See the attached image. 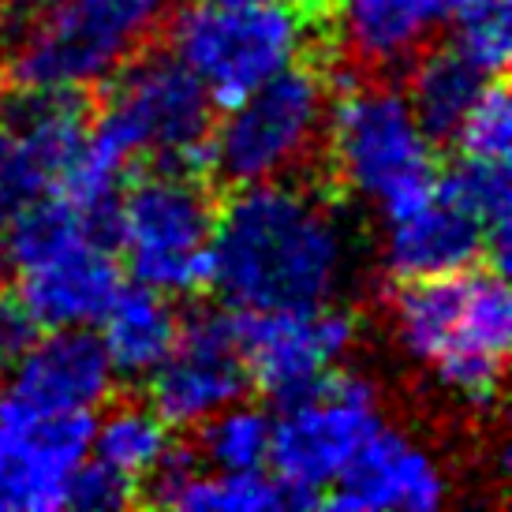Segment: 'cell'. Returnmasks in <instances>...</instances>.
Listing matches in <instances>:
<instances>
[{"instance_id": "6da1fadb", "label": "cell", "mask_w": 512, "mask_h": 512, "mask_svg": "<svg viewBox=\"0 0 512 512\" xmlns=\"http://www.w3.org/2000/svg\"><path fill=\"white\" fill-rule=\"evenodd\" d=\"M356 266V236L326 191L299 180L243 184L217 210L210 285L236 311L322 307Z\"/></svg>"}, {"instance_id": "7a4b0ae2", "label": "cell", "mask_w": 512, "mask_h": 512, "mask_svg": "<svg viewBox=\"0 0 512 512\" xmlns=\"http://www.w3.org/2000/svg\"><path fill=\"white\" fill-rule=\"evenodd\" d=\"M150 0H12L0 4L8 75L19 90L86 94L139 53L154 30Z\"/></svg>"}, {"instance_id": "3957f363", "label": "cell", "mask_w": 512, "mask_h": 512, "mask_svg": "<svg viewBox=\"0 0 512 512\" xmlns=\"http://www.w3.org/2000/svg\"><path fill=\"white\" fill-rule=\"evenodd\" d=\"M322 143L337 180L382 217L423 202L438 187L434 143L393 83L344 79L337 98H329Z\"/></svg>"}, {"instance_id": "277c9868", "label": "cell", "mask_w": 512, "mask_h": 512, "mask_svg": "<svg viewBox=\"0 0 512 512\" xmlns=\"http://www.w3.org/2000/svg\"><path fill=\"white\" fill-rule=\"evenodd\" d=\"M94 116L90 146L124 165L157 157V165H199L214 128V101L172 49L131 53L116 68Z\"/></svg>"}, {"instance_id": "5b68a950", "label": "cell", "mask_w": 512, "mask_h": 512, "mask_svg": "<svg viewBox=\"0 0 512 512\" xmlns=\"http://www.w3.org/2000/svg\"><path fill=\"white\" fill-rule=\"evenodd\" d=\"M333 83L314 64H288L228 105L210 128L206 165L232 187L288 180L307 169L326 139Z\"/></svg>"}, {"instance_id": "8992f818", "label": "cell", "mask_w": 512, "mask_h": 512, "mask_svg": "<svg viewBox=\"0 0 512 512\" xmlns=\"http://www.w3.org/2000/svg\"><path fill=\"white\" fill-rule=\"evenodd\" d=\"M307 42V15L285 0H199L180 8L169 23V49L184 60L187 72L221 109L296 64Z\"/></svg>"}, {"instance_id": "52a82bcc", "label": "cell", "mask_w": 512, "mask_h": 512, "mask_svg": "<svg viewBox=\"0 0 512 512\" xmlns=\"http://www.w3.org/2000/svg\"><path fill=\"white\" fill-rule=\"evenodd\" d=\"M214 225V195L184 165L146 172L116 202V243L131 277L169 299L210 285Z\"/></svg>"}, {"instance_id": "ba28073f", "label": "cell", "mask_w": 512, "mask_h": 512, "mask_svg": "<svg viewBox=\"0 0 512 512\" xmlns=\"http://www.w3.org/2000/svg\"><path fill=\"white\" fill-rule=\"evenodd\" d=\"M382 423V389L367 374H329L314 393L281 408L270 460L299 509L314 505V494L348 468Z\"/></svg>"}, {"instance_id": "9c48e42d", "label": "cell", "mask_w": 512, "mask_h": 512, "mask_svg": "<svg viewBox=\"0 0 512 512\" xmlns=\"http://www.w3.org/2000/svg\"><path fill=\"white\" fill-rule=\"evenodd\" d=\"M359 344V322L348 307H285L247 311L240 318V348L247 378L285 408L329 378V370L352 356Z\"/></svg>"}, {"instance_id": "30bf717a", "label": "cell", "mask_w": 512, "mask_h": 512, "mask_svg": "<svg viewBox=\"0 0 512 512\" xmlns=\"http://www.w3.org/2000/svg\"><path fill=\"white\" fill-rule=\"evenodd\" d=\"M240 318L221 307H195L176 326L169 356L150 374V408L169 427H199L247 393Z\"/></svg>"}, {"instance_id": "8fae6325", "label": "cell", "mask_w": 512, "mask_h": 512, "mask_svg": "<svg viewBox=\"0 0 512 512\" xmlns=\"http://www.w3.org/2000/svg\"><path fill=\"white\" fill-rule=\"evenodd\" d=\"M116 385V370L90 329H49L8 367L0 385V423H27L101 408Z\"/></svg>"}, {"instance_id": "7c38bea8", "label": "cell", "mask_w": 512, "mask_h": 512, "mask_svg": "<svg viewBox=\"0 0 512 512\" xmlns=\"http://www.w3.org/2000/svg\"><path fill=\"white\" fill-rule=\"evenodd\" d=\"M512 344V296L505 270H464V292L456 307L449 344L434 363V382L453 400L475 412L490 408L505 382V359Z\"/></svg>"}, {"instance_id": "4fadbf2b", "label": "cell", "mask_w": 512, "mask_h": 512, "mask_svg": "<svg viewBox=\"0 0 512 512\" xmlns=\"http://www.w3.org/2000/svg\"><path fill=\"white\" fill-rule=\"evenodd\" d=\"M449 501L441 460L408 430L378 427L329 483L326 505L344 512H434Z\"/></svg>"}, {"instance_id": "5bb4252c", "label": "cell", "mask_w": 512, "mask_h": 512, "mask_svg": "<svg viewBox=\"0 0 512 512\" xmlns=\"http://www.w3.org/2000/svg\"><path fill=\"white\" fill-rule=\"evenodd\" d=\"M94 415L0 423V512L64 509L75 468L90 453Z\"/></svg>"}, {"instance_id": "9a60e30c", "label": "cell", "mask_w": 512, "mask_h": 512, "mask_svg": "<svg viewBox=\"0 0 512 512\" xmlns=\"http://www.w3.org/2000/svg\"><path fill=\"white\" fill-rule=\"evenodd\" d=\"M378 255L393 281L453 277L486 255V232L464 206H456L434 187V195L423 202L385 217Z\"/></svg>"}, {"instance_id": "2e32d148", "label": "cell", "mask_w": 512, "mask_h": 512, "mask_svg": "<svg viewBox=\"0 0 512 512\" xmlns=\"http://www.w3.org/2000/svg\"><path fill=\"white\" fill-rule=\"evenodd\" d=\"M120 288L124 273L101 240H79L19 270V299L42 329H90Z\"/></svg>"}, {"instance_id": "e0dca14e", "label": "cell", "mask_w": 512, "mask_h": 512, "mask_svg": "<svg viewBox=\"0 0 512 512\" xmlns=\"http://www.w3.org/2000/svg\"><path fill=\"white\" fill-rule=\"evenodd\" d=\"M453 0H337V34L359 68L412 64L441 27Z\"/></svg>"}, {"instance_id": "ac0fdd59", "label": "cell", "mask_w": 512, "mask_h": 512, "mask_svg": "<svg viewBox=\"0 0 512 512\" xmlns=\"http://www.w3.org/2000/svg\"><path fill=\"white\" fill-rule=\"evenodd\" d=\"M180 318L169 296L154 288H120L109 311L101 314V348L113 363L116 378H150L169 356Z\"/></svg>"}, {"instance_id": "d6986e66", "label": "cell", "mask_w": 512, "mask_h": 512, "mask_svg": "<svg viewBox=\"0 0 512 512\" xmlns=\"http://www.w3.org/2000/svg\"><path fill=\"white\" fill-rule=\"evenodd\" d=\"M42 176L53 184L90 139L86 101L75 90H23L12 105V128Z\"/></svg>"}, {"instance_id": "ffe728a7", "label": "cell", "mask_w": 512, "mask_h": 512, "mask_svg": "<svg viewBox=\"0 0 512 512\" xmlns=\"http://www.w3.org/2000/svg\"><path fill=\"white\" fill-rule=\"evenodd\" d=\"M486 75L471 68L468 60L449 49H423L412 60V79L404 98L412 105L419 128L430 135V143H453L456 128L471 109L475 94L483 90Z\"/></svg>"}, {"instance_id": "44dd1931", "label": "cell", "mask_w": 512, "mask_h": 512, "mask_svg": "<svg viewBox=\"0 0 512 512\" xmlns=\"http://www.w3.org/2000/svg\"><path fill=\"white\" fill-rule=\"evenodd\" d=\"M445 199L464 206L486 232V251H494L498 270L509 262V221H512V176L505 161L494 157H464L445 172L438 184Z\"/></svg>"}, {"instance_id": "7402d4cb", "label": "cell", "mask_w": 512, "mask_h": 512, "mask_svg": "<svg viewBox=\"0 0 512 512\" xmlns=\"http://www.w3.org/2000/svg\"><path fill=\"white\" fill-rule=\"evenodd\" d=\"M94 460L139 479L169 449V423L139 400H120L90 430Z\"/></svg>"}, {"instance_id": "603a6c76", "label": "cell", "mask_w": 512, "mask_h": 512, "mask_svg": "<svg viewBox=\"0 0 512 512\" xmlns=\"http://www.w3.org/2000/svg\"><path fill=\"white\" fill-rule=\"evenodd\" d=\"M273 419L255 404L232 400L199 423V460L214 471H258L270 460Z\"/></svg>"}, {"instance_id": "cb8c5ba5", "label": "cell", "mask_w": 512, "mask_h": 512, "mask_svg": "<svg viewBox=\"0 0 512 512\" xmlns=\"http://www.w3.org/2000/svg\"><path fill=\"white\" fill-rule=\"evenodd\" d=\"M172 509L187 512H270L299 509L292 490L281 479L258 471H199L180 490Z\"/></svg>"}, {"instance_id": "d4e9b609", "label": "cell", "mask_w": 512, "mask_h": 512, "mask_svg": "<svg viewBox=\"0 0 512 512\" xmlns=\"http://www.w3.org/2000/svg\"><path fill=\"white\" fill-rule=\"evenodd\" d=\"M512 0H453V49L479 68L486 79H498L509 68L512 53Z\"/></svg>"}, {"instance_id": "484cf974", "label": "cell", "mask_w": 512, "mask_h": 512, "mask_svg": "<svg viewBox=\"0 0 512 512\" xmlns=\"http://www.w3.org/2000/svg\"><path fill=\"white\" fill-rule=\"evenodd\" d=\"M456 146L464 157H494L505 161L512 146V98L505 83L486 79L483 90L475 94L471 109L464 113L460 128H456Z\"/></svg>"}, {"instance_id": "4316f807", "label": "cell", "mask_w": 512, "mask_h": 512, "mask_svg": "<svg viewBox=\"0 0 512 512\" xmlns=\"http://www.w3.org/2000/svg\"><path fill=\"white\" fill-rule=\"evenodd\" d=\"M49 180L34 165V157L23 150L8 128H0V240L12 228V221L23 214V206L45 195Z\"/></svg>"}, {"instance_id": "83f0119b", "label": "cell", "mask_w": 512, "mask_h": 512, "mask_svg": "<svg viewBox=\"0 0 512 512\" xmlns=\"http://www.w3.org/2000/svg\"><path fill=\"white\" fill-rule=\"evenodd\" d=\"M131 501H135V479L101 464V460H83L68 483V494H64L68 509L83 512H116Z\"/></svg>"}, {"instance_id": "f1b7e54d", "label": "cell", "mask_w": 512, "mask_h": 512, "mask_svg": "<svg viewBox=\"0 0 512 512\" xmlns=\"http://www.w3.org/2000/svg\"><path fill=\"white\" fill-rule=\"evenodd\" d=\"M45 329L38 318L27 311V303L19 296H4L0 292V370H8L15 359L30 352V344L42 337Z\"/></svg>"}, {"instance_id": "f546056e", "label": "cell", "mask_w": 512, "mask_h": 512, "mask_svg": "<svg viewBox=\"0 0 512 512\" xmlns=\"http://www.w3.org/2000/svg\"><path fill=\"white\" fill-rule=\"evenodd\" d=\"M285 4H292V8H299V12H318V8H326L329 0H285Z\"/></svg>"}, {"instance_id": "4dcf8cb0", "label": "cell", "mask_w": 512, "mask_h": 512, "mask_svg": "<svg viewBox=\"0 0 512 512\" xmlns=\"http://www.w3.org/2000/svg\"><path fill=\"white\" fill-rule=\"evenodd\" d=\"M214 4H258V0H214Z\"/></svg>"}, {"instance_id": "1f68e13d", "label": "cell", "mask_w": 512, "mask_h": 512, "mask_svg": "<svg viewBox=\"0 0 512 512\" xmlns=\"http://www.w3.org/2000/svg\"><path fill=\"white\" fill-rule=\"evenodd\" d=\"M0 109H4V86H0Z\"/></svg>"}, {"instance_id": "d6a6232c", "label": "cell", "mask_w": 512, "mask_h": 512, "mask_svg": "<svg viewBox=\"0 0 512 512\" xmlns=\"http://www.w3.org/2000/svg\"><path fill=\"white\" fill-rule=\"evenodd\" d=\"M150 4H157V8H161V4H165V0H150Z\"/></svg>"}, {"instance_id": "836d02e7", "label": "cell", "mask_w": 512, "mask_h": 512, "mask_svg": "<svg viewBox=\"0 0 512 512\" xmlns=\"http://www.w3.org/2000/svg\"><path fill=\"white\" fill-rule=\"evenodd\" d=\"M0 4H4V0H0Z\"/></svg>"}]
</instances>
